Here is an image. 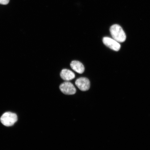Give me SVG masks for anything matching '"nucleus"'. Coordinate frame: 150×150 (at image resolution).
Returning a JSON list of instances; mask_svg holds the SVG:
<instances>
[{
    "label": "nucleus",
    "mask_w": 150,
    "mask_h": 150,
    "mask_svg": "<svg viewBox=\"0 0 150 150\" xmlns=\"http://www.w3.org/2000/svg\"><path fill=\"white\" fill-rule=\"evenodd\" d=\"M110 32L112 38L119 42H125L126 35L122 28L118 24H114L110 28Z\"/></svg>",
    "instance_id": "1"
},
{
    "label": "nucleus",
    "mask_w": 150,
    "mask_h": 150,
    "mask_svg": "<svg viewBox=\"0 0 150 150\" xmlns=\"http://www.w3.org/2000/svg\"><path fill=\"white\" fill-rule=\"evenodd\" d=\"M17 120L18 117L16 114L10 112H5L1 118L2 123L7 127L12 126Z\"/></svg>",
    "instance_id": "2"
},
{
    "label": "nucleus",
    "mask_w": 150,
    "mask_h": 150,
    "mask_svg": "<svg viewBox=\"0 0 150 150\" xmlns=\"http://www.w3.org/2000/svg\"><path fill=\"white\" fill-rule=\"evenodd\" d=\"M62 92L67 95H72L76 93V89L74 84L68 81L64 82L59 86Z\"/></svg>",
    "instance_id": "3"
},
{
    "label": "nucleus",
    "mask_w": 150,
    "mask_h": 150,
    "mask_svg": "<svg viewBox=\"0 0 150 150\" xmlns=\"http://www.w3.org/2000/svg\"><path fill=\"white\" fill-rule=\"evenodd\" d=\"M103 42L105 45L114 51H118L121 48L119 42L109 37L103 38Z\"/></svg>",
    "instance_id": "4"
},
{
    "label": "nucleus",
    "mask_w": 150,
    "mask_h": 150,
    "mask_svg": "<svg viewBox=\"0 0 150 150\" xmlns=\"http://www.w3.org/2000/svg\"><path fill=\"white\" fill-rule=\"evenodd\" d=\"M75 84L79 89L83 91H88L91 86L89 80L84 77L78 79L75 82Z\"/></svg>",
    "instance_id": "5"
},
{
    "label": "nucleus",
    "mask_w": 150,
    "mask_h": 150,
    "mask_svg": "<svg viewBox=\"0 0 150 150\" xmlns=\"http://www.w3.org/2000/svg\"><path fill=\"white\" fill-rule=\"evenodd\" d=\"M70 66L72 70L79 74H83L85 70L83 64L78 61H72L70 64Z\"/></svg>",
    "instance_id": "6"
},
{
    "label": "nucleus",
    "mask_w": 150,
    "mask_h": 150,
    "mask_svg": "<svg viewBox=\"0 0 150 150\" xmlns=\"http://www.w3.org/2000/svg\"><path fill=\"white\" fill-rule=\"evenodd\" d=\"M60 76L62 79L69 81L74 79L75 77V74L72 71L68 69H64L61 71Z\"/></svg>",
    "instance_id": "7"
},
{
    "label": "nucleus",
    "mask_w": 150,
    "mask_h": 150,
    "mask_svg": "<svg viewBox=\"0 0 150 150\" xmlns=\"http://www.w3.org/2000/svg\"><path fill=\"white\" fill-rule=\"evenodd\" d=\"M9 0H0V4L6 5L8 4Z\"/></svg>",
    "instance_id": "8"
}]
</instances>
